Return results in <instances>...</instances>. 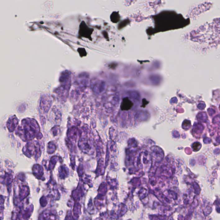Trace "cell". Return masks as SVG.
<instances>
[{
  "label": "cell",
  "instance_id": "cell-1",
  "mask_svg": "<svg viewBox=\"0 0 220 220\" xmlns=\"http://www.w3.org/2000/svg\"><path fill=\"white\" fill-rule=\"evenodd\" d=\"M133 104L129 99L125 98L123 99L121 105V108L122 111H129L132 108Z\"/></svg>",
  "mask_w": 220,
  "mask_h": 220
}]
</instances>
